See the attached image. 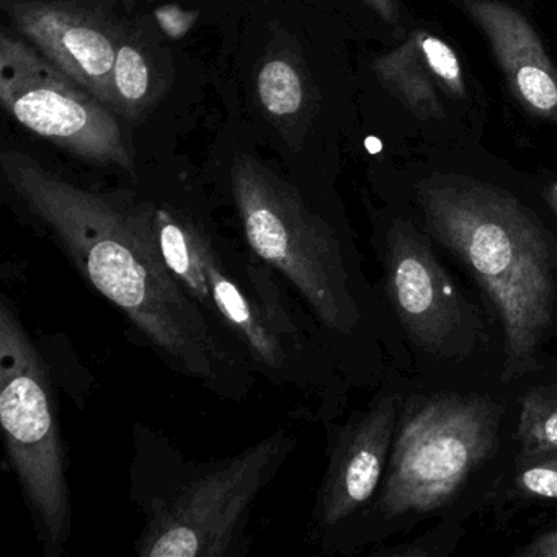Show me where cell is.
Returning a JSON list of instances; mask_svg holds the SVG:
<instances>
[{"mask_svg": "<svg viewBox=\"0 0 557 557\" xmlns=\"http://www.w3.org/2000/svg\"><path fill=\"white\" fill-rule=\"evenodd\" d=\"M0 169L28 223L57 244L174 373L223 400L249 397L262 377L259 368L149 246L135 191L81 187L18 151L2 152Z\"/></svg>", "mask_w": 557, "mask_h": 557, "instance_id": "cell-1", "label": "cell"}, {"mask_svg": "<svg viewBox=\"0 0 557 557\" xmlns=\"http://www.w3.org/2000/svg\"><path fill=\"white\" fill-rule=\"evenodd\" d=\"M139 227L172 275L276 387L319 393L327 335L272 265L190 208L136 194Z\"/></svg>", "mask_w": 557, "mask_h": 557, "instance_id": "cell-2", "label": "cell"}, {"mask_svg": "<svg viewBox=\"0 0 557 557\" xmlns=\"http://www.w3.org/2000/svg\"><path fill=\"white\" fill-rule=\"evenodd\" d=\"M426 223L471 270L504 325L507 374L520 376L553 325L556 280L549 240L507 190L438 175L419 190Z\"/></svg>", "mask_w": 557, "mask_h": 557, "instance_id": "cell-3", "label": "cell"}, {"mask_svg": "<svg viewBox=\"0 0 557 557\" xmlns=\"http://www.w3.org/2000/svg\"><path fill=\"white\" fill-rule=\"evenodd\" d=\"M296 436L276 430L230 458L181 459L161 478L135 472L145 527L135 543L141 557H243L250 547V511L296 448Z\"/></svg>", "mask_w": 557, "mask_h": 557, "instance_id": "cell-4", "label": "cell"}, {"mask_svg": "<svg viewBox=\"0 0 557 557\" xmlns=\"http://www.w3.org/2000/svg\"><path fill=\"white\" fill-rule=\"evenodd\" d=\"M230 190L244 243L272 265L327 338L351 337L361 311L341 233L301 190L250 154L234 156Z\"/></svg>", "mask_w": 557, "mask_h": 557, "instance_id": "cell-5", "label": "cell"}, {"mask_svg": "<svg viewBox=\"0 0 557 557\" xmlns=\"http://www.w3.org/2000/svg\"><path fill=\"white\" fill-rule=\"evenodd\" d=\"M0 423L44 556L63 557L73 533V505L57 391L44 351L8 295L0 298Z\"/></svg>", "mask_w": 557, "mask_h": 557, "instance_id": "cell-6", "label": "cell"}, {"mask_svg": "<svg viewBox=\"0 0 557 557\" xmlns=\"http://www.w3.org/2000/svg\"><path fill=\"white\" fill-rule=\"evenodd\" d=\"M500 410L481 396L430 399L400 425L377 508L386 518L442 508L488 458Z\"/></svg>", "mask_w": 557, "mask_h": 557, "instance_id": "cell-7", "label": "cell"}, {"mask_svg": "<svg viewBox=\"0 0 557 557\" xmlns=\"http://www.w3.org/2000/svg\"><path fill=\"white\" fill-rule=\"evenodd\" d=\"M0 103L28 132L67 154L135 174L119 115L34 45L0 35Z\"/></svg>", "mask_w": 557, "mask_h": 557, "instance_id": "cell-8", "label": "cell"}, {"mask_svg": "<svg viewBox=\"0 0 557 557\" xmlns=\"http://www.w3.org/2000/svg\"><path fill=\"white\" fill-rule=\"evenodd\" d=\"M15 30L113 110L112 74L123 28L81 0H2Z\"/></svg>", "mask_w": 557, "mask_h": 557, "instance_id": "cell-9", "label": "cell"}, {"mask_svg": "<svg viewBox=\"0 0 557 557\" xmlns=\"http://www.w3.org/2000/svg\"><path fill=\"white\" fill-rule=\"evenodd\" d=\"M386 275L391 301L413 342L432 354H453L465 324L461 299L429 244L404 221L387 233Z\"/></svg>", "mask_w": 557, "mask_h": 557, "instance_id": "cell-10", "label": "cell"}, {"mask_svg": "<svg viewBox=\"0 0 557 557\" xmlns=\"http://www.w3.org/2000/svg\"><path fill=\"white\" fill-rule=\"evenodd\" d=\"M397 407L396 394L384 397L338 433L312 508L314 541L327 540L373 497L386 468Z\"/></svg>", "mask_w": 557, "mask_h": 557, "instance_id": "cell-11", "label": "cell"}, {"mask_svg": "<svg viewBox=\"0 0 557 557\" xmlns=\"http://www.w3.org/2000/svg\"><path fill=\"white\" fill-rule=\"evenodd\" d=\"M491 47L517 102L536 119L557 123V67L521 12L502 0H462Z\"/></svg>", "mask_w": 557, "mask_h": 557, "instance_id": "cell-12", "label": "cell"}, {"mask_svg": "<svg viewBox=\"0 0 557 557\" xmlns=\"http://www.w3.org/2000/svg\"><path fill=\"white\" fill-rule=\"evenodd\" d=\"M381 86L420 120L445 119L442 96L465 99L466 83L458 54L442 38L413 32L371 64Z\"/></svg>", "mask_w": 557, "mask_h": 557, "instance_id": "cell-13", "label": "cell"}, {"mask_svg": "<svg viewBox=\"0 0 557 557\" xmlns=\"http://www.w3.org/2000/svg\"><path fill=\"white\" fill-rule=\"evenodd\" d=\"M260 109L289 141L299 143L318 107V94L299 54L272 47L256 73Z\"/></svg>", "mask_w": 557, "mask_h": 557, "instance_id": "cell-14", "label": "cell"}, {"mask_svg": "<svg viewBox=\"0 0 557 557\" xmlns=\"http://www.w3.org/2000/svg\"><path fill=\"white\" fill-rule=\"evenodd\" d=\"M168 84V67L145 28H123L113 64V112L125 122H141L154 109Z\"/></svg>", "mask_w": 557, "mask_h": 557, "instance_id": "cell-15", "label": "cell"}, {"mask_svg": "<svg viewBox=\"0 0 557 557\" xmlns=\"http://www.w3.org/2000/svg\"><path fill=\"white\" fill-rule=\"evenodd\" d=\"M521 458L557 449V391H534L524 397L518 423Z\"/></svg>", "mask_w": 557, "mask_h": 557, "instance_id": "cell-16", "label": "cell"}, {"mask_svg": "<svg viewBox=\"0 0 557 557\" xmlns=\"http://www.w3.org/2000/svg\"><path fill=\"white\" fill-rule=\"evenodd\" d=\"M515 485L531 497L557 500V449L533 458H521Z\"/></svg>", "mask_w": 557, "mask_h": 557, "instance_id": "cell-17", "label": "cell"}, {"mask_svg": "<svg viewBox=\"0 0 557 557\" xmlns=\"http://www.w3.org/2000/svg\"><path fill=\"white\" fill-rule=\"evenodd\" d=\"M156 21L171 40H181L197 24L198 12L184 11L177 5H164L156 11Z\"/></svg>", "mask_w": 557, "mask_h": 557, "instance_id": "cell-18", "label": "cell"}, {"mask_svg": "<svg viewBox=\"0 0 557 557\" xmlns=\"http://www.w3.org/2000/svg\"><path fill=\"white\" fill-rule=\"evenodd\" d=\"M518 557H557V530L540 534L523 549L517 550Z\"/></svg>", "mask_w": 557, "mask_h": 557, "instance_id": "cell-19", "label": "cell"}, {"mask_svg": "<svg viewBox=\"0 0 557 557\" xmlns=\"http://www.w3.org/2000/svg\"><path fill=\"white\" fill-rule=\"evenodd\" d=\"M363 2L386 24L397 25L399 22L397 0H363Z\"/></svg>", "mask_w": 557, "mask_h": 557, "instance_id": "cell-20", "label": "cell"}, {"mask_svg": "<svg viewBox=\"0 0 557 557\" xmlns=\"http://www.w3.org/2000/svg\"><path fill=\"white\" fill-rule=\"evenodd\" d=\"M546 200L550 208H553L554 213L557 214V184H550L546 188Z\"/></svg>", "mask_w": 557, "mask_h": 557, "instance_id": "cell-21", "label": "cell"}]
</instances>
